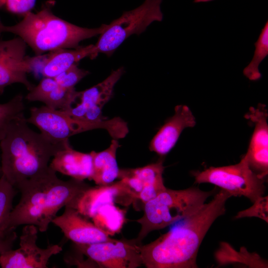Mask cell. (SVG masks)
<instances>
[{
    "mask_svg": "<svg viewBox=\"0 0 268 268\" xmlns=\"http://www.w3.org/2000/svg\"><path fill=\"white\" fill-rule=\"evenodd\" d=\"M213 0H195V2H207Z\"/></svg>",
    "mask_w": 268,
    "mask_h": 268,
    "instance_id": "obj_32",
    "label": "cell"
},
{
    "mask_svg": "<svg viewBox=\"0 0 268 268\" xmlns=\"http://www.w3.org/2000/svg\"><path fill=\"white\" fill-rule=\"evenodd\" d=\"M58 85L54 78L45 77L29 91L25 98L29 101L42 102L47 95Z\"/></svg>",
    "mask_w": 268,
    "mask_h": 268,
    "instance_id": "obj_29",
    "label": "cell"
},
{
    "mask_svg": "<svg viewBox=\"0 0 268 268\" xmlns=\"http://www.w3.org/2000/svg\"><path fill=\"white\" fill-rule=\"evenodd\" d=\"M195 183H210L228 192L232 196H244L254 202L263 196L264 178L249 167L244 156L236 164L209 168L195 174Z\"/></svg>",
    "mask_w": 268,
    "mask_h": 268,
    "instance_id": "obj_8",
    "label": "cell"
},
{
    "mask_svg": "<svg viewBox=\"0 0 268 268\" xmlns=\"http://www.w3.org/2000/svg\"><path fill=\"white\" fill-rule=\"evenodd\" d=\"M215 188L210 191L194 187L181 190L167 188L144 203L143 216L135 220L141 225L135 239L138 244L151 231L165 228L197 211L215 192Z\"/></svg>",
    "mask_w": 268,
    "mask_h": 268,
    "instance_id": "obj_5",
    "label": "cell"
},
{
    "mask_svg": "<svg viewBox=\"0 0 268 268\" xmlns=\"http://www.w3.org/2000/svg\"><path fill=\"white\" fill-rule=\"evenodd\" d=\"M219 266L239 263L249 268H267L268 262L256 253H250L244 247L237 251L227 242H221L214 254Z\"/></svg>",
    "mask_w": 268,
    "mask_h": 268,
    "instance_id": "obj_21",
    "label": "cell"
},
{
    "mask_svg": "<svg viewBox=\"0 0 268 268\" xmlns=\"http://www.w3.org/2000/svg\"><path fill=\"white\" fill-rule=\"evenodd\" d=\"M232 197L220 189L213 199L179 221L154 241L139 248L143 265L147 268H196L200 245L214 221L226 211Z\"/></svg>",
    "mask_w": 268,
    "mask_h": 268,
    "instance_id": "obj_1",
    "label": "cell"
},
{
    "mask_svg": "<svg viewBox=\"0 0 268 268\" xmlns=\"http://www.w3.org/2000/svg\"><path fill=\"white\" fill-rule=\"evenodd\" d=\"M27 123L38 128L40 132L54 142H63L75 134L95 129L105 130L114 139L124 138L129 133L127 122L120 117L91 122L73 117L65 111L46 106L30 109Z\"/></svg>",
    "mask_w": 268,
    "mask_h": 268,
    "instance_id": "obj_6",
    "label": "cell"
},
{
    "mask_svg": "<svg viewBox=\"0 0 268 268\" xmlns=\"http://www.w3.org/2000/svg\"><path fill=\"white\" fill-rule=\"evenodd\" d=\"M88 74V71L79 68L75 64L54 78L59 86L71 88Z\"/></svg>",
    "mask_w": 268,
    "mask_h": 268,
    "instance_id": "obj_27",
    "label": "cell"
},
{
    "mask_svg": "<svg viewBox=\"0 0 268 268\" xmlns=\"http://www.w3.org/2000/svg\"><path fill=\"white\" fill-rule=\"evenodd\" d=\"M255 51L252 60L244 69V75L251 80H257L262 77L259 71L260 63L268 55V21L262 29L260 35L255 43Z\"/></svg>",
    "mask_w": 268,
    "mask_h": 268,
    "instance_id": "obj_23",
    "label": "cell"
},
{
    "mask_svg": "<svg viewBox=\"0 0 268 268\" xmlns=\"http://www.w3.org/2000/svg\"><path fill=\"white\" fill-rule=\"evenodd\" d=\"M90 187L83 180L72 178L62 180L50 166L43 175L26 181L17 188L21 197L10 213L8 228L31 224L40 232L46 231L59 210L69 205Z\"/></svg>",
    "mask_w": 268,
    "mask_h": 268,
    "instance_id": "obj_3",
    "label": "cell"
},
{
    "mask_svg": "<svg viewBox=\"0 0 268 268\" xmlns=\"http://www.w3.org/2000/svg\"><path fill=\"white\" fill-rule=\"evenodd\" d=\"M124 72L123 67L113 70L103 81L84 91H80V102L74 107L64 111L78 119L91 121L102 119V108L112 97L114 86Z\"/></svg>",
    "mask_w": 268,
    "mask_h": 268,
    "instance_id": "obj_12",
    "label": "cell"
},
{
    "mask_svg": "<svg viewBox=\"0 0 268 268\" xmlns=\"http://www.w3.org/2000/svg\"><path fill=\"white\" fill-rule=\"evenodd\" d=\"M49 166L56 172L79 180H90L93 172L90 153L75 150L69 143L55 154Z\"/></svg>",
    "mask_w": 268,
    "mask_h": 268,
    "instance_id": "obj_17",
    "label": "cell"
},
{
    "mask_svg": "<svg viewBox=\"0 0 268 268\" xmlns=\"http://www.w3.org/2000/svg\"><path fill=\"white\" fill-rule=\"evenodd\" d=\"M15 194V189L8 183L3 176L0 175V231L9 228L8 221L13 209L12 202Z\"/></svg>",
    "mask_w": 268,
    "mask_h": 268,
    "instance_id": "obj_26",
    "label": "cell"
},
{
    "mask_svg": "<svg viewBox=\"0 0 268 268\" xmlns=\"http://www.w3.org/2000/svg\"><path fill=\"white\" fill-rule=\"evenodd\" d=\"M164 168L163 160L161 158L155 163L131 169L143 186L138 200L143 203L154 198L167 189L164 184L163 178Z\"/></svg>",
    "mask_w": 268,
    "mask_h": 268,
    "instance_id": "obj_20",
    "label": "cell"
},
{
    "mask_svg": "<svg viewBox=\"0 0 268 268\" xmlns=\"http://www.w3.org/2000/svg\"><path fill=\"white\" fill-rule=\"evenodd\" d=\"M245 118L255 124L254 133L246 154L244 156L251 169L261 177L268 173V125L266 106L251 107Z\"/></svg>",
    "mask_w": 268,
    "mask_h": 268,
    "instance_id": "obj_13",
    "label": "cell"
},
{
    "mask_svg": "<svg viewBox=\"0 0 268 268\" xmlns=\"http://www.w3.org/2000/svg\"><path fill=\"white\" fill-rule=\"evenodd\" d=\"M36 0H0V9L24 15L34 7Z\"/></svg>",
    "mask_w": 268,
    "mask_h": 268,
    "instance_id": "obj_30",
    "label": "cell"
},
{
    "mask_svg": "<svg viewBox=\"0 0 268 268\" xmlns=\"http://www.w3.org/2000/svg\"><path fill=\"white\" fill-rule=\"evenodd\" d=\"M126 210L108 203L100 207L91 218L93 222L108 235L119 233L126 221Z\"/></svg>",
    "mask_w": 268,
    "mask_h": 268,
    "instance_id": "obj_22",
    "label": "cell"
},
{
    "mask_svg": "<svg viewBox=\"0 0 268 268\" xmlns=\"http://www.w3.org/2000/svg\"><path fill=\"white\" fill-rule=\"evenodd\" d=\"M37 227L31 224L24 226L20 237V248L11 249L0 255L2 268H47L50 258L63 250L58 245L40 248L36 244Z\"/></svg>",
    "mask_w": 268,
    "mask_h": 268,
    "instance_id": "obj_10",
    "label": "cell"
},
{
    "mask_svg": "<svg viewBox=\"0 0 268 268\" xmlns=\"http://www.w3.org/2000/svg\"></svg>",
    "mask_w": 268,
    "mask_h": 268,
    "instance_id": "obj_33",
    "label": "cell"
},
{
    "mask_svg": "<svg viewBox=\"0 0 268 268\" xmlns=\"http://www.w3.org/2000/svg\"><path fill=\"white\" fill-rule=\"evenodd\" d=\"M15 229L12 227L0 231V255L12 249L17 238Z\"/></svg>",
    "mask_w": 268,
    "mask_h": 268,
    "instance_id": "obj_31",
    "label": "cell"
},
{
    "mask_svg": "<svg viewBox=\"0 0 268 268\" xmlns=\"http://www.w3.org/2000/svg\"><path fill=\"white\" fill-rule=\"evenodd\" d=\"M26 46L18 37L0 40V94L6 87L15 83L23 84L29 91L34 87L27 77L31 70Z\"/></svg>",
    "mask_w": 268,
    "mask_h": 268,
    "instance_id": "obj_11",
    "label": "cell"
},
{
    "mask_svg": "<svg viewBox=\"0 0 268 268\" xmlns=\"http://www.w3.org/2000/svg\"><path fill=\"white\" fill-rule=\"evenodd\" d=\"M162 0H145L139 6L124 12L108 25L95 45L93 59L100 53L110 56L116 49L133 34L139 35L154 21H161Z\"/></svg>",
    "mask_w": 268,
    "mask_h": 268,
    "instance_id": "obj_7",
    "label": "cell"
},
{
    "mask_svg": "<svg viewBox=\"0 0 268 268\" xmlns=\"http://www.w3.org/2000/svg\"><path fill=\"white\" fill-rule=\"evenodd\" d=\"M51 2L36 13L23 15L19 22L12 26L3 24L0 19V36L3 32L17 35L29 46L36 55L60 49L78 48L80 42L102 33L108 24L99 27H79L55 15Z\"/></svg>",
    "mask_w": 268,
    "mask_h": 268,
    "instance_id": "obj_4",
    "label": "cell"
},
{
    "mask_svg": "<svg viewBox=\"0 0 268 268\" xmlns=\"http://www.w3.org/2000/svg\"><path fill=\"white\" fill-rule=\"evenodd\" d=\"M124 193L120 180L111 184L91 186L77 197L69 205L85 217L91 218L97 209L108 203L123 204Z\"/></svg>",
    "mask_w": 268,
    "mask_h": 268,
    "instance_id": "obj_16",
    "label": "cell"
},
{
    "mask_svg": "<svg viewBox=\"0 0 268 268\" xmlns=\"http://www.w3.org/2000/svg\"><path fill=\"white\" fill-rule=\"evenodd\" d=\"M120 146L118 139L113 138L106 149L90 152L93 172L90 180H93L98 186H102L111 184L118 178L120 169L116 160V153Z\"/></svg>",
    "mask_w": 268,
    "mask_h": 268,
    "instance_id": "obj_18",
    "label": "cell"
},
{
    "mask_svg": "<svg viewBox=\"0 0 268 268\" xmlns=\"http://www.w3.org/2000/svg\"><path fill=\"white\" fill-rule=\"evenodd\" d=\"M195 118L186 105L175 107L174 114L168 119L151 140L149 149L161 156L166 155L175 146L183 131L194 127Z\"/></svg>",
    "mask_w": 268,
    "mask_h": 268,
    "instance_id": "obj_15",
    "label": "cell"
},
{
    "mask_svg": "<svg viewBox=\"0 0 268 268\" xmlns=\"http://www.w3.org/2000/svg\"><path fill=\"white\" fill-rule=\"evenodd\" d=\"M27 123L24 115L14 119L0 141V175L15 189L46 173L51 158L69 143L68 140L54 142Z\"/></svg>",
    "mask_w": 268,
    "mask_h": 268,
    "instance_id": "obj_2",
    "label": "cell"
},
{
    "mask_svg": "<svg viewBox=\"0 0 268 268\" xmlns=\"http://www.w3.org/2000/svg\"><path fill=\"white\" fill-rule=\"evenodd\" d=\"M94 49V45H89L74 50L60 49L50 52L42 74L44 77L54 78L82 59L87 57L92 59Z\"/></svg>",
    "mask_w": 268,
    "mask_h": 268,
    "instance_id": "obj_19",
    "label": "cell"
},
{
    "mask_svg": "<svg viewBox=\"0 0 268 268\" xmlns=\"http://www.w3.org/2000/svg\"><path fill=\"white\" fill-rule=\"evenodd\" d=\"M65 207L63 213L56 216L52 223L74 243L89 244L113 240L75 209L68 205Z\"/></svg>",
    "mask_w": 268,
    "mask_h": 268,
    "instance_id": "obj_14",
    "label": "cell"
},
{
    "mask_svg": "<svg viewBox=\"0 0 268 268\" xmlns=\"http://www.w3.org/2000/svg\"><path fill=\"white\" fill-rule=\"evenodd\" d=\"M79 94L80 91H76L75 88H65L58 85L42 102L50 109L66 111L76 101Z\"/></svg>",
    "mask_w": 268,
    "mask_h": 268,
    "instance_id": "obj_24",
    "label": "cell"
},
{
    "mask_svg": "<svg viewBox=\"0 0 268 268\" xmlns=\"http://www.w3.org/2000/svg\"><path fill=\"white\" fill-rule=\"evenodd\" d=\"M256 217L268 222V197H261L256 200L249 208L238 212L236 219Z\"/></svg>",
    "mask_w": 268,
    "mask_h": 268,
    "instance_id": "obj_28",
    "label": "cell"
},
{
    "mask_svg": "<svg viewBox=\"0 0 268 268\" xmlns=\"http://www.w3.org/2000/svg\"><path fill=\"white\" fill-rule=\"evenodd\" d=\"M74 244L77 251L100 267L136 268L143 265L136 239L111 241L89 244Z\"/></svg>",
    "mask_w": 268,
    "mask_h": 268,
    "instance_id": "obj_9",
    "label": "cell"
},
{
    "mask_svg": "<svg viewBox=\"0 0 268 268\" xmlns=\"http://www.w3.org/2000/svg\"><path fill=\"white\" fill-rule=\"evenodd\" d=\"M23 97L17 94L8 102L0 104V141L4 138L11 122L24 115Z\"/></svg>",
    "mask_w": 268,
    "mask_h": 268,
    "instance_id": "obj_25",
    "label": "cell"
}]
</instances>
